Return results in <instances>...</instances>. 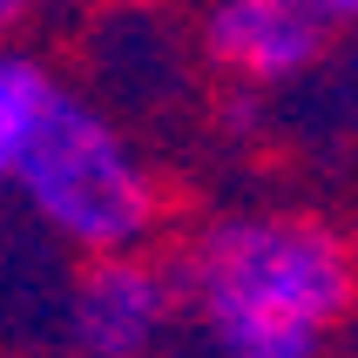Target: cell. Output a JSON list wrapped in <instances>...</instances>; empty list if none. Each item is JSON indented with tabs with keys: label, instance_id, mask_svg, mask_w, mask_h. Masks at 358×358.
<instances>
[{
	"label": "cell",
	"instance_id": "2",
	"mask_svg": "<svg viewBox=\"0 0 358 358\" xmlns=\"http://www.w3.org/2000/svg\"><path fill=\"white\" fill-rule=\"evenodd\" d=\"M0 156L20 210L81 264L162 237L169 203L136 136L34 48H0Z\"/></svg>",
	"mask_w": 358,
	"mask_h": 358
},
{
	"label": "cell",
	"instance_id": "4",
	"mask_svg": "<svg viewBox=\"0 0 358 358\" xmlns=\"http://www.w3.org/2000/svg\"><path fill=\"white\" fill-rule=\"evenodd\" d=\"M182 324V291L169 257H95L61 291V345L68 358H156Z\"/></svg>",
	"mask_w": 358,
	"mask_h": 358
},
{
	"label": "cell",
	"instance_id": "5",
	"mask_svg": "<svg viewBox=\"0 0 358 358\" xmlns=\"http://www.w3.org/2000/svg\"><path fill=\"white\" fill-rule=\"evenodd\" d=\"M20 20H27V7H20V0H0V41H7V34H14V27H20Z\"/></svg>",
	"mask_w": 358,
	"mask_h": 358
},
{
	"label": "cell",
	"instance_id": "1",
	"mask_svg": "<svg viewBox=\"0 0 358 358\" xmlns=\"http://www.w3.org/2000/svg\"><path fill=\"white\" fill-rule=\"evenodd\" d=\"M169 271L217 358H324L358 311V243L318 210H217Z\"/></svg>",
	"mask_w": 358,
	"mask_h": 358
},
{
	"label": "cell",
	"instance_id": "6",
	"mask_svg": "<svg viewBox=\"0 0 358 358\" xmlns=\"http://www.w3.org/2000/svg\"><path fill=\"white\" fill-rule=\"evenodd\" d=\"M7 189H14V182H7V156H0V196H7Z\"/></svg>",
	"mask_w": 358,
	"mask_h": 358
},
{
	"label": "cell",
	"instance_id": "3",
	"mask_svg": "<svg viewBox=\"0 0 358 358\" xmlns=\"http://www.w3.org/2000/svg\"><path fill=\"white\" fill-rule=\"evenodd\" d=\"M358 41V0H217L196 20V48L243 88H278Z\"/></svg>",
	"mask_w": 358,
	"mask_h": 358
}]
</instances>
